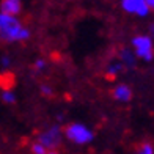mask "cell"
<instances>
[{"mask_svg":"<svg viewBox=\"0 0 154 154\" xmlns=\"http://www.w3.org/2000/svg\"><path fill=\"white\" fill-rule=\"evenodd\" d=\"M112 96H113V99L120 102H129L132 99V88L126 83H120L112 90Z\"/></svg>","mask_w":154,"mask_h":154,"instance_id":"cell-7","label":"cell"},{"mask_svg":"<svg viewBox=\"0 0 154 154\" xmlns=\"http://www.w3.org/2000/svg\"><path fill=\"white\" fill-rule=\"evenodd\" d=\"M121 8L129 14H137L140 17L148 16L149 13L148 6H146V0H123Z\"/></svg>","mask_w":154,"mask_h":154,"instance_id":"cell-5","label":"cell"},{"mask_svg":"<svg viewBox=\"0 0 154 154\" xmlns=\"http://www.w3.org/2000/svg\"><path fill=\"white\" fill-rule=\"evenodd\" d=\"M47 151L44 149V146H41L39 143H36L35 142L33 145H32V154H46Z\"/></svg>","mask_w":154,"mask_h":154,"instance_id":"cell-12","label":"cell"},{"mask_svg":"<svg viewBox=\"0 0 154 154\" xmlns=\"http://www.w3.org/2000/svg\"><path fill=\"white\" fill-rule=\"evenodd\" d=\"M10 63H11V61H10V58H8V57H3V58H2V66L8 68V66H10Z\"/></svg>","mask_w":154,"mask_h":154,"instance_id":"cell-16","label":"cell"},{"mask_svg":"<svg viewBox=\"0 0 154 154\" xmlns=\"http://www.w3.org/2000/svg\"><path fill=\"white\" fill-rule=\"evenodd\" d=\"M149 33H151V36H149V38L152 39V38H154V22L149 24Z\"/></svg>","mask_w":154,"mask_h":154,"instance_id":"cell-17","label":"cell"},{"mask_svg":"<svg viewBox=\"0 0 154 154\" xmlns=\"http://www.w3.org/2000/svg\"><path fill=\"white\" fill-rule=\"evenodd\" d=\"M121 58L126 61V65H131V66L135 65V55L132 52H129L128 49H123L121 51Z\"/></svg>","mask_w":154,"mask_h":154,"instance_id":"cell-9","label":"cell"},{"mask_svg":"<svg viewBox=\"0 0 154 154\" xmlns=\"http://www.w3.org/2000/svg\"><path fill=\"white\" fill-rule=\"evenodd\" d=\"M63 134H65V137L69 142H72L75 145H87L93 140V132L80 123H69L63 129Z\"/></svg>","mask_w":154,"mask_h":154,"instance_id":"cell-2","label":"cell"},{"mask_svg":"<svg viewBox=\"0 0 154 154\" xmlns=\"http://www.w3.org/2000/svg\"><path fill=\"white\" fill-rule=\"evenodd\" d=\"M137 154H154V146L151 143H143Z\"/></svg>","mask_w":154,"mask_h":154,"instance_id":"cell-11","label":"cell"},{"mask_svg":"<svg viewBox=\"0 0 154 154\" xmlns=\"http://www.w3.org/2000/svg\"><path fill=\"white\" fill-rule=\"evenodd\" d=\"M44 66H46V61L44 60H36V61H35V69H38V71L44 69Z\"/></svg>","mask_w":154,"mask_h":154,"instance_id":"cell-14","label":"cell"},{"mask_svg":"<svg viewBox=\"0 0 154 154\" xmlns=\"http://www.w3.org/2000/svg\"><path fill=\"white\" fill-rule=\"evenodd\" d=\"M2 101L5 102V104H14L16 102V96H14V93L13 91H2Z\"/></svg>","mask_w":154,"mask_h":154,"instance_id":"cell-10","label":"cell"},{"mask_svg":"<svg viewBox=\"0 0 154 154\" xmlns=\"http://www.w3.org/2000/svg\"><path fill=\"white\" fill-rule=\"evenodd\" d=\"M146 6L149 11H154V0H146Z\"/></svg>","mask_w":154,"mask_h":154,"instance_id":"cell-15","label":"cell"},{"mask_svg":"<svg viewBox=\"0 0 154 154\" xmlns=\"http://www.w3.org/2000/svg\"><path fill=\"white\" fill-rule=\"evenodd\" d=\"M14 75L11 72H2L0 74V88H2V91H11V88L14 87Z\"/></svg>","mask_w":154,"mask_h":154,"instance_id":"cell-8","label":"cell"},{"mask_svg":"<svg viewBox=\"0 0 154 154\" xmlns=\"http://www.w3.org/2000/svg\"><path fill=\"white\" fill-rule=\"evenodd\" d=\"M30 38V32L22 25L17 17L5 16L0 13V39L5 43H16Z\"/></svg>","mask_w":154,"mask_h":154,"instance_id":"cell-1","label":"cell"},{"mask_svg":"<svg viewBox=\"0 0 154 154\" xmlns=\"http://www.w3.org/2000/svg\"><path fill=\"white\" fill-rule=\"evenodd\" d=\"M46 154H60V152H58V151H47Z\"/></svg>","mask_w":154,"mask_h":154,"instance_id":"cell-18","label":"cell"},{"mask_svg":"<svg viewBox=\"0 0 154 154\" xmlns=\"http://www.w3.org/2000/svg\"><path fill=\"white\" fill-rule=\"evenodd\" d=\"M61 140H63V131L60 129V126H52L51 129L41 132L38 135L36 143L44 146L46 151H58Z\"/></svg>","mask_w":154,"mask_h":154,"instance_id":"cell-3","label":"cell"},{"mask_svg":"<svg viewBox=\"0 0 154 154\" xmlns=\"http://www.w3.org/2000/svg\"><path fill=\"white\" fill-rule=\"evenodd\" d=\"M132 47H134V55L145 61H151L154 58V46L152 39L148 35H138L132 38Z\"/></svg>","mask_w":154,"mask_h":154,"instance_id":"cell-4","label":"cell"},{"mask_svg":"<svg viewBox=\"0 0 154 154\" xmlns=\"http://www.w3.org/2000/svg\"><path fill=\"white\" fill-rule=\"evenodd\" d=\"M41 93H43L44 96H47V97H51L52 94H54V90H52V87H49V85H41Z\"/></svg>","mask_w":154,"mask_h":154,"instance_id":"cell-13","label":"cell"},{"mask_svg":"<svg viewBox=\"0 0 154 154\" xmlns=\"http://www.w3.org/2000/svg\"><path fill=\"white\" fill-rule=\"evenodd\" d=\"M20 11H22V2L19 0H3L0 3V13L5 16L16 17Z\"/></svg>","mask_w":154,"mask_h":154,"instance_id":"cell-6","label":"cell"}]
</instances>
